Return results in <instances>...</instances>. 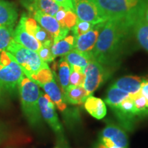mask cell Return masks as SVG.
<instances>
[{
  "label": "cell",
  "mask_w": 148,
  "mask_h": 148,
  "mask_svg": "<svg viewBox=\"0 0 148 148\" xmlns=\"http://www.w3.org/2000/svg\"><path fill=\"white\" fill-rule=\"evenodd\" d=\"M60 6L65 9L66 10H71L75 12L73 0H54Z\"/></svg>",
  "instance_id": "cell-33"
},
{
  "label": "cell",
  "mask_w": 148,
  "mask_h": 148,
  "mask_svg": "<svg viewBox=\"0 0 148 148\" xmlns=\"http://www.w3.org/2000/svg\"><path fill=\"white\" fill-rule=\"evenodd\" d=\"M14 27H0V52L5 50L13 39Z\"/></svg>",
  "instance_id": "cell-28"
},
{
  "label": "cell",
  "mask_w": 148,
  "mask_h": 148,
  "mask_svg": "<svg viewBox=\"0 0 148 148\" xmlns=\"http://www.w3.org/2000/svg\"><path fill=\"white\" fill-rule=\"evenodd\" d=\"M12 38L17 43L36 52H38L42 47L41 44L25 29L23 14H22L16 27L14 29Z\"/></svg>",
  "instance_id": "cell-10"
},
{
  "label": "cell",
  "mask_w": 148,
  "mask_h": 148,
  "mask_svg": "<svg viewBox=\"0 0 148 148\" xmlns=\"http://www.w3.org/2000/svg\"><path fill=\"white\" fill-rule=\"evenodd\" d=\"M1 97H2V90L0 88V100L1 99Z\"/></svg>",
  "instance_id": "cell-39"
},
{
  "label": "cell",
  "mask_w": 148,
  "mask_h": 148,
  "mask_svg": "<svg viewBox=\"0 0 148 148\" xmlns=\"http://www.w3.org/2000/svg\"><path fill=\"white\" fill-rule=\"evenodd\" d=\"M25 76L21 67L8 51L0 52V88L12 92L18 88L21 79Z\"/></svg>",
  "instance_id": "cell-5"
},
{
  "label": "cell",
  "mask_w": 148,
  "mask_h": 148,
  "mask_svg": "<svg viewBox=\"0 0 148 148\" xmlns=\"http://www.w3.org/2000/svg\"><path fill=\"white\" fill-rule=\"evenodd\" d=\"M144 18L146 21L148 23V2L147 3V5H146V8L145 10V12H144Z\"/></svg>",
  "instance_id": "cell-36"
},
{
  "label": "cell",
  "mask_w": 148,
  "mask_h": 148,
  "mask_svg": "<svg viewBox=\"0 0 148 148\" xmlns=\"http://www.w3.org/2000/svg\"><path fill=\"white\" fill-rule=\"evenodd\" d=\"M5 137V135H4V132L1 130V127H0V143L2 141L3 138Z\"/></svg>",
  "instance_id": "cell-37"
},
{
  "label": "cell",
  "mask_w": 148,
  "mask_h": 148,
  "mask_svg": "<svg viewBox=\"0 0 148 148\" xmlns=\"http://www.w3.org/2000/svg\"><path fill=\"white\" fill-rule=\"evenodd\" d=\"M140 93L143 95L148 103V80L144 79L143 83L141 84V87L140 90Z\"/></svg>",
  "instance_id": "cell-34"
},
{
  "label": "cell",
  "mask_w": 148,
  "mask_h": 148,
  "mask_svg": "<svg viewBox=\"0 0 148 148\" xmlns=\"http://www.w3.org/2000/svg\"><path fill=\"white\" fill-rule=\"evenodd\" d=\"M18 90L24 115L31 125L38 126L42 121L38 106L39 86L25 75L18 83Z\"/></svg>",
  "instance_id": "cell-3"
},
{
  "label": "cell",
  "mask_w": 148,
  "mask_h": 148,
  "mask_svg": "<svg viewBox=\"0 0 148 148\" xmlns=\"http://www.w3.org/2000/svg\"><path fill=\"white\" fill-rule=\"evenodd\" d=\"M37 53L39 56L40 58L46 63L53 62L55 59L54 56L52 54V52H51L50 47L42 46Z\"/></svg>",
  "instance_id": "cell-32"
},
{
  "label": "cell",
  "mask_w": 148,
  "mask_h": 148,
  "mask_svg": "<svg viewBox=\"0 0 148 148\" xmlns=\"http://www.w3.org/2000/svg\"><path fill=\"white\" fill-rule=\"evenodd\" d=\"M134 25L123 21H107L99 24V32L92 55L100 64L116 58L122 44Z\"/></svg>",
  "instance_id": "cell-1"
},
{
  "label": "cell",
  "mask_w": 148,
  "mask_h": 148,
  "mask_svg": "<svg viewBox=\"0 0 148 148\" xmlns=\"http://www.w3.org/2000/svg\"><path fill=\"white\" fill-rule=\"evenodd\" d=\"M144 79L138 76L128 75L118 79L113 84V86L132 95L140 92L141 84Z\"/></svg>",
  "instance_id": "cell-16"
},
{
  "label": "cell",
  "mask_w": 148,
  "mask_h": 148,
  "mask_svg": "<svg viewBox=\"0 0 148 148\" xmlns=\"http://www.w3.org/2000/svg\"><path fill=\"white\" fill-rule=\"evenodd\" d=\"M29 79H30L31 80H32L33 82H34L38 86H40L45 83L52 80L53 79H54V77H53L52 71H51L49 67H47L40 69L39 71L33 75Z\"/></svg>",
  "instance_id": "cell-27"
},
{
  "label": "cell",
  "mask_w": 148,
  "mask_h": 148,
  "mask_svg": "<svg viewBox=\"0 0 148 148\" xmlns=\"http://www.w3.org/2000/svg\"><path fill=\"white\" fill-rule=\"evenodd\" d=\"M133 30L138 44L148 51V23L144 16H141L136 21L133 27Z\"/></svg>",
  "instance_id": "cell-22"
},
{
  "label": "cell",
  "mask_w": 148,
  "mask_h": 148,
  "mask_svg": "<svg viewBox=\"0 0 148 148\" xmlns=\"http://www.w3.org/2000/svg\"><path fill=\"white\" fill-rule=\"evenodd\" d=\"M101 141L103 145H106L108 148L112 147V146L114 145V143L111 140L110 138H106V137H101Z\"/></svg>",
  "instance_id": "cell-35"
},
{
  "label": "cell",
  "mask_w": 148,
  "mask_h": 148,
  "mask_svg": "<svg viewBox=\"0 0 148 148\" xmlns=\"http://www.w3.org/2000/svg\"><path fill=\"white\" fill-rule=\"evenodd\" d=\"M77 19V16L76 14L71 10H66V14L60 23V25L62 27H65V28L70 29H73V27L75 26L76 24Z\"/></svg>",
  "instance_id": "cell-30"
},
{
  "label": "cell",
  "mask_w": 148,
  "mask_h": 148,
  "mask_svg": "<svg viewBox=\"0 0 148 148\" xmlns=\"http://www.w3.org/2000/svg\"><path fill=\"white\" fill-rule=\"evenodd\" d=\"M17 18L15 5L6 0H0V27H14Z\"/></svg>",
  "instance_id": "cell-14"
},
{
  "label": "cell",
  "mask_w": 148,
  "mask_h": 148,
  "mask_svg": "<svg viewBox=\"0 0 148 148\" xmlns=\"http://www.w3.org/2000/svg\"><path fill=\"white\" fill-rule=\"evenodd\" d=\"M84 80L85 74L84 71H74L73 69H71L69 77V85H71V86H84Z\"/></svg>",
  "instance_id": "cell-31"
},
{
  "label": "cell",
  "mask_w": 148,
  "mask_h": 148,
  "mask_svg": "<svg viewBox=\"0 0 148 148\" xmlns=\"http://www.w3.org/2000/svg\"><path fill=\"white\" fill-rule=\"evenodd\" d=\"M101 136L110 138L114 145L121 148H127L128 145L125 132L115 125H110L105 127L101 132Z\"/></svg>",
  "instance_id": "cell-17"
},
{
  "label": "cell",
  "mask_w": 148,
  "mask_h": 148,
  "mask_svg": "<svg viewBox=\"0 0 148 148\" xmlns=\"http://www.w3.org/2000/svg\"><path fill=\"white\" fill-rule=\"evenodd\" d=\"M110 148H121V147H118V146H116V145H114V146H112V147H110Z\"/></svg>",
  "instance_id": "cell-40"
},
{
  "label": "cell",
  "mask_w": 148,
  "mask_h": 148,
  "mask_svg": "<svg viewBox=\"0 0 148 148\" xmlns=\"http://www.w3.org/2000/svg\"><path fill=\"white\" fill-rule=\"evenodd\" d=\"M23 4L31 13L40 11L43 13L55 16L61 7L54 0H25Z\"/></svg>",
  "instance_id": "cell-13"
},
{
  "label": "cell",
  "mask_w": 148,
  "mask_h": 148,
  "mask_svg": "<svg viewBox=\"0 0 148 148\" xmlns=\"http://www.w3.org/2000/svg\"><path fill=\"white\" fill-rule=\"evenodd\" d=\"M130 97L134 101L136 116H143L148 114L147 101L140 92H138L134 95H130Z\"/></svg>",
  "instance_id": "cell-26"
},
{
  "label": "cell",
  "mask_w": 148,
  "mask_h": 148,
  "mask_svg": "<svg viewBox=\"0 0 148 148\" xmlns=\"http://www.w3.org/2000/svg\"><path fill=\"white\" fill-rule=\"evenodd\" d=\"M84 73L85 80L83 87L89 95H91L103 82L106 71L102 64L95 59H92L85 67Z\"/></svg>",
  "instance_id": "cell-6"
},
{
  "label": "cell",
  "mask_w": 148,
  "mask_h": 148,
  "mask_svg": "<svg viewBox=\"0 0 148 148\" xmlns=\"http://www.w3.org/2000/svg\"><path fill=\"white\" fill-rule=\"evenodd\" d=\"M129 97V93L112 85L107 90L105 101L109 106L114 110L120 103Z\"/></svg>",
  "instance_id": "cell-23"
},
{
  "label": "cell",
  "mask_w": 148,
  "mask_h": 148,
  "mask_svg": "<svg viewBox=\"0 0 148 148\" xmlns=\"http://www.w3.org/2000/svg\"><path fill=\"white\" fill-rule=\"evenodd\" d=\"M75 36L73 35L66 36L63 39L53 43L51 47V52L54 58L58 56H64L71 50L74 49Z\"/></svg>",
  "instance_id": "cell-21"
},
{
  "label": "cell",
  "mask_w": 148,
  "mask_h": 148,
  "mask_svg": "<svg viewBox=\"0 0 148 148\" xmlns=\"http://www.w3.org/2000/svg\"><path fill=\"white\" fill-rule=\"evenodd\" d=\"M84 108L90 115L97 119H101L106 114V107L99 98L88 96L84 101Z\"/></svg>",
  "instance_id": "cell-18"
},
{
  "label": "cell",
  "mask_w": 148,
  "mask_h": 148,
  "mask_svg": "<svg viewBox=\"0 0 148 148\" xmlns=\"http://www.w3.org/2000/svg\"><path fill=\"white\" fill-rule=\"evenodd\" d=\"M99 24L96 25L97 26L94 27L93 29L88 32L79 36L75 37L74 49L82 53L92 52L99 36Z\"/></svg>",
  "instance_id": "cell-12"
},
{
  "label": "cell",
  "mask_w": 148,
  "mask_h": 148,
  "mask_svg": "<svg viewBox=\"0 0 148 148\" xmlns=\"http://www.w3.org/2000/svg\"><path fill=\"white\" fill-rule=\"evenodd\" d=\"M95 148H108V147H107L106 145H103L102 143H100L97 144Z\"/></svg>",
  "instance_id": "cell-38"
},
{
  "label": "cell",
  "mask_w": 148,
  "mask_h": 148,
  "mask_svg": "<svg viewBox=\"0 0 148 148\" xmlns=\"http://www.w3.org/2000/svg\"><path fill=\"white\" fill-rule=\"evenodd\" d=\"M63 95L66 102L71 104H81L84 102L88 96H90L89 93L83 86L71 85H69L66 88Z\"/></svg>",
  "instance_id": "cell-19"
},
{
  "label": "cell",
  "mask_w": 148,
  "mask_h": 148,
  "mask_svg": "<svg viewBox=\"0 0 148 148\" xmlns=\"http://www.w3.org/2000/svg\"><path fill=\"white\" fill-rule=\"evenodd\" d=\"M5 51L10 53L23 70L24 75L30 78L40 69L49 67L47 63L40 58L36 51L23 47L12 39Z\"/></svg>",
  "instance_id": "cell-4"
},
{
  "label": "cell",
  "mask_w": 148,
  "mask_h": 148,
  "mask_svg": "<svg viewBox=\"0 0 148 148\" xmlns=\"http://www.w3.org/2000/svg\"><path fill=\"white\" fill-rule=\"evenodd\" d=\"M40 87L43 88L46 94L50 97L51 100L59 110L64 111L65 110L66 108V103L64 95L54 79L41 85Z\"/></svg>",
  "instance_id": "cell-15"
},
{
  "label": "cell",
  "mask_w": 148,
  "mask_h": 148,
  "mask_svg": "<svg viewBox=\"0 0 148 148\" xmlns=\"http://www.w3.org/2000/svg\"><path fill=\"white\" fill-rule=\"evenodd\" d=\"M114 110L116 111V113L121 116V119L123 118L131 119L133 118V116H136L134 101L130 97L120 103L116 108L114 109Z\"/></svg>",
  "instance_id": "cell-24"
},
{
  "label": "cell",
  "mask_w": 148,
  "mask_h": 148,
  "mask_svg": "<svg viewBox=\"0 0 148 148\" xmlns=\"http://www.w3.org/2000/svg\"><path fill=\"white\" fill-rule=\"evenodd\" d=\"M70 66H77L84 70L88 62L94 59L92 53H82L73 49L63 58Z\"/></svg>",
  "instance_id": "cell-20"
},
{
  "label": "cell",
  "mask_w": 148,
  "mask_h": 148,
  "mask_svg": "<svg viewBox=\"0 0 148 148\" xmlns=\"http://www.w3.org/2000/svg\"><path fill=\"white\" fill-rule=\"evenodd\" d=\"M94 27H95V25L90 23L77 19V23L75 26L73 27L72 30H73L74 36L77 37L88 32V31L91 30L92 29L94 28Z\"/></svg>",
  "instance_id": "cell-29"
},
{
  "label": "cell",
  "mask_w": 148,
  "mask_h": 148,
  "mask_svg": "<svg viewBox=\"0 0 148 148\" xmlns=\"http://www.w3.org/2000/svg\"><path fill=\"white\" fill-rule=\"evenodd\" d=\"M38 106L41 116L56 134H61L63 132L62 125L56 112L55 104L47 94L40 92L38 99Z\"/></svg>",
  "instance_id": "cell-8"
},
{
  "label": "cell",
  "mask_w": 148,
  "mask_h": 148,
  "mask_svg": "<svg viewBox=\"0 0 148 148\" xmlns=\"http://www.w3.org/2000/svg\"><path fill=\"white\" fill-rule=\"evenodd\" d=\"M36 21L51 35L53 43L63 39L69 34V29L62 27L54 16L45 14L40 11H35L32 13Z\"/></svg>",
  "instance_id": "cell-7"
},
{
  "label": "cell",
  "mask_w": 148,
  "mask_h": 148,
  "mask_svg": "<svg viewBox=\"0 0 148 148\" xmlns=\"http://www.w3.org/2000/svg\"><path fill=\"white\" fill-rule=\"evenodd\" d=\"M70 73L71 69L69 64L62 58L59 61L58 64V79L62 87V93L69 86Z\"/></svg>",
  "instance_id": "cell-25"
},
{
  "label": "cell",
  "mask_w": 148,
  "mask_h": 148,
  "mask_svg": "<svg viewBox=\"0 0 148 148\" xmlns=\"http://www.w3.org/2000/svg\"><path fill=\"white\" fill-rule=\"evenodd\" d=\"M75 13L79 20L96 25L105 22L99 16L96 6L89 0H73Z\"/></svg>",
  "instance_id": "cell-9"
},
{
  "label": "cell",
  "mask_w": 148,
  "mask_h": 148,
  "mask_svg": "<svg viewBox=\"0 0 148 148\" xmlns=\"http://www.w3.org/2000/svg\"><path fill=\"white\" fill-rule=\"evenodd\" d=\"M24 25L27 32L34 37L42 46L50 47L53 44V37L36 21L34 18L23 14Z\"/></svg>",
  "instance_id": "cell-11"
},
{
  "label": "cell",
  "mask_w": 148,
  "mask_h": 148,
  "mask_svg": "<svg viewBox=\"0 0 148 148\" xmlns=\"http://www.w3.org/2000/svg\"><path fill=\"white\" fill-rule=\"evenodd\" d=\"M99 16L107 21H123L134 25L144 16L148 0H89Z\"/></svg>",
  "instance_id": "cell-2"
}]
</instances>
